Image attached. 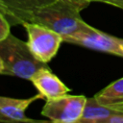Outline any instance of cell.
Masks as SVG:
<instances>
[{
	"mask_svg": "<svg viewBox=\"0 0 123 123\" xmlns=\"http://www.w3.org/2000/svg\"><path fill=\"white\" fill-rule=\"evenodd\" d=\"M94 97L100 104L123 111V77L111 83Z\"/></svg>",
	"mask_w": 123,
	"mask_h": 123,
	"instance_id": "obj_9",
	"label": "cell"
},
{
	"mask_svg": "<svg viewBox=\"0 0 123 123\" xmlns=\"http://www.w3.org/2000/svg\"><path fill=\"white\" fill-rule=\"evenodd\" d=\"M60 1H62L63 3L77 9L80 12L85 8H86L91 3V0H60Z\"/></svg>",
	"mask_w": 123,
	"mask_h": 123,
	"instance_id": "obj_12",
	"label": "cell"
},
{
	"mask_svg": "<svg viewBox=\"0 0 123 123\" xmlns=\"http://www.w3.org/2000/svg\"><path fill=\"white\" fill-rule=\"evenodd\" d=\"M0 121H4V122H12V121L10 120L9 118H7L1 111H0Z\"/></svg>",
	"mask_w": 123,
	"mask_h": 123,
	"instance_id": "obj_15",
	"label": "cell"
},
{
	"mask_svg": "<svg viewBox=\"0 0 123 123\" xmlns=\"http://www.w3.org/2000/svg\"><path fill=\"white\" fill-rule=\"evenodd\" d=\"M38 99H43L40 93L24 99L0 96V111L12 122H37V120L28 118L25 115V111L32 103Z\"/></svg>",
	"mask_w": 123,
	"mask_h": 123,
	"instance_id": "obj_7",
	"label": "cell"
},
{
	"mask_svg": "<svg viewBox=\"0 0 123 123\" xmlns=\"http://www.w3.org/2000/svg\"><path fill=\"white\" fill-rule=\"evenodd\" d=\"M20 24L27 32V44L31 53L37 61L48 63L57 55L63 41L62 37L57 32L37 23L23 21Z\"/></svg>",
	"mask_w": 123,
	"mask_h": 123,
	"instance_id": "obj_3",
	"label": "cell"
},
{
	"mask_svg": "<svg viewBox=\"0 0 123 123\" xmlns=\"http://www.w3.org/2000/svg\"><path fill=\"white\" fill-rule=\"evenodd\" d=\"M4 14L14 23L27 21L47 27L60 34L62 38L90 26L81 18L80 11L60 0L42 8L31 11H10Z\"/></svg>",
	"mask_w": 123,
	"mask_h": 123,
	"instance_id": "obj_1",
	"label": "cell"
},
{
	"mask_svg": "<svg viewBox=\"0 0 123 123\" xmlns=\"http://www.w3.org/2000/svg\"><path fill=\"white\" fill-rule=\"evenodd\" d=\"M118 112L123 111L100 104L93 96L91 98H86L84 111L79 123H104L107 118Z\"/></svg>",
	"mask_w": 123,
	"mask_h": 123,
	"instance_id": "obj_8",
	"label": "cell"
},
{
	"mask_svg": "<svg viewBox=\"0 0 123 123\" xmlns=\"http://www.w3.org/2000/svg\"><path fill=\"white\" fill-rule=\"evenodd\" d=\"M2 71H3V62L0 58V74H2Z\"/></svg>",
	"mask_w": 123,
	"mask_h": 123,
	"instance_id": "obj_16",
	"label": "cell"
},
{
	"mask_svg": "<svg viewBox=\"0 0 123 123\" xmlns=\"http://www.w3.org/2000/svg\"><path fill=\"white\" fill-rule=\"evenodd\" d=\"M58 0H0V11H31L48 6Z\"/></svg>",
	"mask_w": 123,
	"mask_h": 123,
	"instance_id": "obj_10",
	"label": "cell"
},
{
	"mask_svg": "<svg viewBox=\"0 0 123 123\" xmlns=\"http://www.w3.org/2000/svg\"><path fill=\"white\" fill-rule=\"evenodd\" d=\"M86 97L68 93L57 98L46 100L41 114L52 122L79 123L82 117Z\"/></svg>",
	"mask_w": 123,
	"mask_h": 123,
	"instance_id": "obj_4",
	"label": "cell"
},
{
	"mask_svg": "<svg viewBox=\"0 0 123 123\" xmlns=\"http://www.w3.org/2000/svg\"><path fill=\"white\" fill-rule=\"evenodd\" d=\"M63 41L123 58V38L103 33L92 26L64 37Z\"/></svg>",
	"mask_w": 123,
	"mask_h": 123,
	"instance_id": "obj_5",
	"label": "cell"
},
{
	"mask_svg": "<svg viewBox=\"0 0 123 123\" xmlns=\"http://www.w3.org/2000/svg\"><path fill=\"white\" fill-rule=\"evenodd\" d=\"M0 58L3 62L2 75L25 80H31L37 69L47 65L34 57L27 41L25 42L12 34L0 41Z\"/></svg>",
	"mask_w": 123,
	"mask_h": 123,
	"instance_id": "obj_2",
	"label": "cell"
},
{
	"mask_svg": "<svg viewBox=\"0 0 123 123\" xmlns=\"http://www.w3.org/2000/svg\"><path fill=\"white\" fill-rule=\"evenodd\" d=\"M43 99L49 100L60 97L70 91V89L55 75L48 65L37 69L30 80Z\"/></svg>",
	"mask_w": 123,
	"mask_h": 123,
	"instance_id": "obj_6",
	"label": "cell"
},
{
	"mask_svg": "<svg viewBox=\"0 0 123 123\" xmlns=\"http://www.w3.org/2000/svg\"><path fill=\"white\" fill-rule=\"evenodd\" d=\"M10 34V23L6 19L4 13L0 12V41L5 39Z\"/></svg>",
	"mask_w": 123,
	"mask_h": 123,
	"instance_id": "obj_11",
	"label": "cell"
},
{
	"mask_svg": "<svg viewBox=\"0 0 123 123\" xmlns=\"http://www.w3.org/2000/svg\"><path fill=\"white\" fill-rule=\"evenodd\" d=\"M91 2L106 3V4H110L111 6H114L116 8H119V9L123 10V0H91Z\"/></svg>",
	"mask_w": 123,
	"mask_h": 123,
	"instance_id": "obj_14",
	"label": "cell"
},
{
	"mask_svg": "<svg viewBox=\"0 0 123 123\" xmlns=\"http://www.w3.org/2000/svg\"><path fill=\"white\" fill-rule=\"evenodd\" d=\"M104 123H123V112L114 113L113 115L107 118Z\"/></svg>",
	"mask_w": 123,
	"mask_h": 123,
	"instance_id": "obj_13",
	"label": "cell"
}]
</instances>
